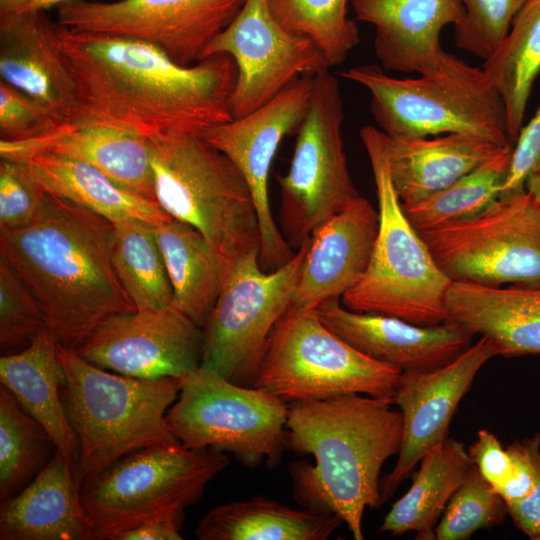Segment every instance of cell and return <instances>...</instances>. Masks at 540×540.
I'll list each match as a JSON object with an SVG mask.
<instances>
[{"mask_svg": "<svg viewBox=\"0 0 540 540\" xmlns=\"http://www.w3.org/2000/svg\"><path fill=\"white\" fill-rule=\"evenodd\" d=\"M56 41L76 85L78 105L71 119L146 139L171 132L200 134L233 119L237 67L228 54L181 66L147 42L73 31L58 22Z\"/></svg>", "mask_w": 540, "mask_h": 540, "instance_id": "1", "label": "cell"}, {"mask_svg": "<svg viewBox=\"0 0 540 540\" xmlns=\"http://www.w3.org/2000/svg\"><path fill=\"white\" fill-rule=\"evenodd\" d=\"M113 231L108 219L46 192L28 224L0 229V258L66 348L76 350L106 318L137 310L112 264Z\"/></svg>", "mask_w": 540, "mask_h": 540, "instance_id": "2", "label": "cell"}, {"mask_svg": "<svg viewBox=\"0 0 540 540\" xmlns=\"http://www.w3.org/2000/svg\"><path fill=\"white\" fill-rule=\"evenodd\" d=\"M391 405L363 394L289 405L288 448L314 458L313 465L291 463L294 497L302 507L339 515L355 540L364 538L365 509L382 505L383 464L401 449L403 416Z\"/></svg>", "mask_w": 540, "mask_h": 540, "instance_id": "3", "label": "cell"}, {"mask_svg": "<svg viewBox=\"0 0 540 540\" xmlns=\"http://www.w3.org/2000/svg\"><path fill=\"white\" fill-rule=\"evenodd\" d=\"M61 398L78 442L79 482L150 446L181 444L166 422L182 378L141 379L100 368L58 343Z\"/></svg>", "mask_w": 540, "mask_h": 540, "instance_id": "4", "label": "cell"}, {"mask_svg": "<svg viewBox=\"0 0 540 540\" xmlns=\"http://www.w3.org/2000/svg\"><path fill=\"white\" fill-rule=\"evenodd\" d=\"M148 145L156 201L166 214L195 227L230 262L260 251L255 201L229 157L197 133L171 132Z\"/></svg>", "mask_w": 540, "mask_h": 540, "instance_id": "5", "label": "cell"}, {"mask_svg": "<svg viewBox=\"0 0 540 540\" xmlns=\"http://www.w3.org/2000/svg\"><path fill=\"white\" fill-rule=\"evenodd\" d=\"M376 187L378 231L362 277L343 296L346 308L433 326L447 321L446 295L452 283L407 218L391 180L381 130L360 131Z\"/></svg>", "mask_w": 540, "mask_h": 540, "instance_id": "6", "label": "cell"}, {"mask_svg": "<svg viewBox=\"0 0 540 540\" xmlns=\"http://www.w3.org/2000/svg\"><path fill=\"white\" fill-rule=\"evenodd\" d=\"M341 76L369 91L373 118L389 137L466 133L511 144L503 101L484 70L451 54L438 69L415 78L389 76L374 64L351 67Z\"/></svg>", "mask_w": 540, "mask_h": 540, "instance_id": "7", "label": "cell"}, {"mask_svg": "<svg viewBox=\"0 0 540 540\" xmlns=\"http://www.w3.org/2000/svg\"><path fill=\"white\" fill-rule=\"evenodd\" d=\"M228 463L224 453L182 444L125 455L80 483L93 540H115L151 519L184 514Z\"/></svg>", "mask_w": 540, "mask_h": 540, "instance_id": "8", "label": "cell"}, {"mask_svg": "<svg viewBox=\"0 0 540 540\" xmlns=\"http://www.w3.org/2000/svg\"><path fill=\"white\" fill-rule=\"evenodd\" d=\"M400 374L336 335L312 311L290 305L273 328L249 386L286 402L349 394L390 402Z\"/></svg>", "mask_w": 540, "mask_h": 540, "instance_id": "9", "label": "cell"}, {"mask_svg": "<svg viewBox=\"0 0 540 540\" xmlns=\"http://www.w3.org/2000/svg\"><path fill=\"white\" fill-rule=\"evenodd\" d=\"M288 414L283 399L200 365L182 377L166 422L187 448L229 452L246 467L275 466L288 448Z\"/></svg>", "mask_w": 540, "mask_h": 540, "instance_id": "10", "label": "cell"}, {"mask_svg": "<svg viewBox=\"0 0 540 540\" xmlns=\"http://www.w3.org/2000/svg\"><path fill=\"white\" fill-rule=\"evenodd\" d=\"M309 240L272 271L262 269L259 250L231 263L203 326L201 365L231 382L250 385L273 328L292 303Z\"/></svg>", "mask_w": 540, "mask_h": 540, "instance_id": "11", "label": "cell"}, {"mask_svg": "<svg viewBox=\"0 0 540 540\" xmlns=\"http://www.w3.org/2000/svg\"><path fill=\"white\" fill-rule=\"evenodd\" d=\"M420 235L452 282L540 287V203L526 189Z\"/></svg>", "mask_w": 540, "mask_h": 540, "instance_id": "12", "label": "cell"}, {"mask_svg": "<svg viewBox=\"0 0 540 540\" xmlns=\"http://www.w3.org/2000/svg\"><path fill=\"white\" fill-rule=\"evenodd\" d=\"M339 83L329 70L313 76V88L290 168L277 177L281 219L290 239L301 244L358 196L350 177Z\"/></svg>", "mask_w": 540, "mask_h": 540, "instance_id": "13", "label": "cell"}, {"mask_svg": "<svg viewBox=\"0 0 540 540\" xmlns=\"http://www.w3.org/2000/svg\"><path fill=\"white\" fill-rule=\"evenodd\" d=\"M245 0L72 1L57 7L70 30L131 38L165 52L181 66L201 59L207 45L236 17Z\"/></svg>", "mask_w": 540, "mask_h": 540, "instance_id": "14", "label": "cell"}, {"mask_svg": "<svg viewBox=\"0 0 540 540\" xmlns=\"http://www.w3.org/2000/svg\"><path fill=\"white\" fill-rule=\"evenodd\" d=\"M214 54H228L237 67L230 99L233 118L259 108L296 78L330 68L312 39L288 32L277 23L267 0H245L231 23L204 49L201 59Z\"/></svg>", "mask_w": 540, "mask_h": 540, "instance_id": "15", "label": "cell"}, {"mask_svg": "<svg viewBox=\"0 0 540 540\" xmlns=\"http://www.w3.org/2000/svg\"><path fill=\"white\" fill-rule=\"evenodd\" d=\"M313 76H300L271 100L239 118L210 127L200 136L238 167L255 201L265 271L287 263L294 253L278 230L269 202L268 179L282 139L300 126L311 98Z\"/></svg>", "mask_w": 540, "mask_h": 540, "instance_id": "16", "label": "cell"}, {"mask_svg": "<svg viewBox=\"0 0 540 540\" xmlns=\"http://www.w3.org/2000/svg\"><path fill=\"white\" fill-rule=\"evenodd\" d=\"M75 351L88 362L118 374L182 378L202 363L203 331L172 304L112 315Z\"/></svg>", "mask_w": 540, "mask_h": 540, "instance_id": "17", "label": "cell"}, {"mask_svg": "<svg viewBox=\"0 0 540 540\" xmlns=\"http://www.w3.org/2000/svg\"><path fill=\"white\" fill-rule=\"evenodd\" d=\"M497 355L491 341L480 337L442 367L401 372L390 402L402 413L403 438L394 468L380 481L382 504L395 493L423 455L448 437L459 402L481 367Z\"/></svg>", "mask_w": 540, "mask_h": 540, "instance_id": "18", "label": "cell"}, {"mask_svg": "<svg viewBox=\"0 0 540 540\" xmlns=\"http://www.w3.org/2000/svg\"><path fill=\"white\" fill-rule=\"evenodd\" d=\"M312 312L357 350L401 372L442 367L469 348L474 338L450 322L417 325L393 316L343 308L338 300L325 302Z\"/></svg>", "mask_w": 540, "mask_h": 540, "instance_id": "19", "label": "cell"}, {"mask_svg": "<svg viewBox=\"0 0 540 540\" xmlns=\"http://www.w3.org/2000/svg\"><path fill=\"white\" fill-rule=\"evenodd\" d=\"M378 223V211L358 195L316 229L291 305L313 311L351 289L367 269Z\"/></svg>", "mask_w": 540, "mask_h": 540, "instance_id": "20", "label": "cell"}, {"mask_svg": "<svg viewBox=\"0 0 540 540\" xmlns=\"http://www.w3.org/2000/svg\"><path fill=\"white\" fill-rule=\"evenodd\" d=\"M56 25L44 10L0 16V80L27 94L60 122L78 101L73 76L56 41Z\"/></svg>", "mask_w": 540, "mask_h": 540, "instance_id": "21", "label": "cell"}, {"mask_svg": "<svg viewBox=\"0 0 540 540\" xmlns=\"http://www.w3.org/2000/svg\"><path fill=\"white\" fill-rule=\"evenodd\" d=\"M355 18L374 26V51L384 70L425 74L438 69L449 53L441 32L457 25L460 0H351Z\"/></svg>", "mask_w": 540, "mask_h": 540, "instance_id": "22", "label": "cell"}, {"mask_svg": "<svg viewBox=\"0 0 540 540\" xmlns=\"http://www.w3.org/2000/svg\"><path fill=\"white\" fill-rule=\"evenodd\" d=\"M6 151L47 152L87 162L127 191L157 203L148 139L129 130L70 119L29 140L0 141V152Z\"/></svg>", "mask_w": 540, "mask_h": 540, "instance_id": "23", "label": "cell"}, {"mask_svg": "<svg viewBox=\"0 0 540 540\" xmlns=\"http://www.w3.org/2000/svg\"><path fill=\"white\" fill-rule=\"evenodd\" d=\"M447 321L491 341L497 354H540V287L452 282Z\"/></svg>", "mask_w": 540, "mask_h": 540, "instance_id": "24", "label": "cell"}, {"mask_svg": "<svg viewBox=\"0 0 540 540\" xmlns=\"http://www.w3.org/2000/svg\"><path fill=\"white\" fill-rule=\"evenodd\" d=\"M1 540H93L80 484L57 450L39 474L0 505Z\"/></svg>", "mask_w": 540, "mask_h": 540, "instance_id": "25", "label": "cell"}, {"mask_svg": "<svg viewBox=\"0 0 540 540\" xmlns=\"http://www.w3.org/2000/svg\"><path fill=\"white\" fill-rule=\"evenodd\" d=\"M18 165L40 188L115 223L138 219L154 226L172 217L154 202L119 186L95 166L47 152H0Z\"/></svg>", "mask_w": 540, "mask_h": 540, "instance_id": "26", "label": "cell"}, {"mask_svg": "<svg viewBox=\"0 0 540 540\" xmlns=\"http://www.w3.org/2000/svg\"><path fill=\"white\" fill-rule=\"evenodd\" d=\"M382 142L391 180L402 205L415 203L449 186L501 147L466 133L400 139L382 132Z\"/></svg>", "mask_w": 540, "mask_h": 540, "instance_id": "27", "label": "cell"}, {"mask_svg": "<svg viewBox=\"0 0 540 540\" xmlns=\"http://www.w3.org/2000/svg\"><path fill=\"white\" fill-rule=\"evenodd\" d=\"M57 348L56 337L46 327L25 349L1 356L0 382L45 428L76 475L79 447L61 398L66 375Z\"/></svg>", "mask_w": 540, "mask_h": 540, "instance_id": "28", "label": "cell"}, {"mask_svg": "<svg viewBox=\"0 0 540 540\" xmlns=\"http://www.w3.org/2000/svg\"><path fill=\"white\" fill-rule=\"evenodd\" d=\"M173 290V305L203 328L230 261L195 227L170 218L154 226Z\"/></svg>", "mask_w": 540, "mask_h": 540, "instance_id": "29", "label": "cell"}, {"mask_svg": "<svg viewBox=\"0 0 540 540\" xmlns=\"http://www.w3.org/2000/svg\"><path fill=\"white\" fill-rule=\"evenodd\" d=\"M342 523L334 513L296 509L259 496L214 507L195 534L200 540H326Z\"/></svg>", "mask_w": 540, "mask_h": 540, "instance_id": "30", "label": "cell"}, {"mask_svg": "<svg viewBox=\"0 0 540 540\" xmlns=\"http://www.w3.org/2000/svg\"><path fill=\"white\" fill-rule=\"evenodd\" d=\"M419 464L409 490L385 516L381 532H416L417 539H435L439 517L473 466L464 444L448 437L428 450Z\"/></svg>", "mask_w": 540, "mask_h": 540, "instance_id": "31", "label": "cell"}, {"mask_svg": "<svg viewBox=\"0 0 540 540\" xmlns=\"http://www.w3.org/2000/svg\"><path fill=\"white\" fill-rule=\"evenodd\" d=\"M482 69L505 108L508 138L515 144L531 89L540 72V0H528Z\"/></svg>", "mask_w": 540, "mask_h": 540, "instance_id": "32", "label": "cell"}, {"mask_svg": "<svg viewBox=\"0 0 540 540\" xmlns=\"http://www.w3.org/2000/svg\"><path fill=\"white\" fill-rule=\"evenodd\" d=\"M111 259L116 275L137 310L172 305L173 290L154 225L138 219L113 223Z\"/></svg>", "mask_w": 540, "mask_h": 540, "instance_id": "33", "label": "cell"}, {"mask_svg": "<svg viewBox=\"0 0 540 540\" xmlns=\"http://www.w3.org/2000/svg\"><path fill=\"white\" fill-rule=\"evenodd\" d=\"M512 148V144L501 146L487 160L449 186L415 203L402 205L415 229L422 233L465 220L492 205L500 197Z\"/></svg>", "mask_w": 540, "mask_h": 540, "instance_id": "34", "label": "cell"}, {"mask_svg": "<svg viewBox=\"0 0 540 540\" xmlns=\"http://www.w3.org/2000/svg\"><path fill=\"white\" fill-rule=\"evenodd\" d=\"M57 447L45 428L0 386V504L18 495L47 465Z\"/></svg>", "mask_w": 540, "mask_h": 540, "instance_id": "35", "label": "cell"}, {"mask_svg": "<svg viewBox=\"0 0 540 540\" xmlns=\"http://www.w3.org/2000/svg\"><path fill=\"white\" fill-rule=\"evenodd\" d=\"M348 0H267L271 14L286 31L312 39L330 67L341 64L359 44L355 21L347 17Z\"/></svg>", "mask_w": 540, "mask_h": 540, "instance_id": "36", "label": "cell"}, {"mask_svg": "<svg viewBox=\"0 0 540 540\" xmlns=\"http://www.w3.org/2000/svg\"><path fill=\"white\" fill-rule=\"evenodd\" d=\"M505 513L503 500L473 465L435 527V539H469L480 529L502 524Z\"/></svg>", "mask_w": 540, "mask_h": 540, "instance_id": "37", "label": "cell"}, {"mask_svg": "<svg viewBox=\"0 0 540 540\" xmlns=\"http://www.w3.org/2000/svg\"><path fill=\"white\" fill-rule=\"evenodd\" d=\"M45 316L26 286L11 267L0 258V346L9 350L25 349L46 328Z\"/></svg>", "mask_w": 540, "mask_h": 540, "instance_id": "38", "label": "cell"}, {"mask_svg": "<svg viewBox=\"0 0 540 540\" xmlns=\"http://www.w3.org/2000/svg\"><path fill=\"white\" fill-rule=\"evenodd\" d=\"M528 0H460L464 8L455 25V44L477 57L488 58L508 34Z\"/></svg>", "mask_w": 540, "mask_h": 540, "instance_id": "39", "label": "cell"}, {"mask_svg": "<svg viewBox=\"0 0 540 540\" xmlns=\"http://www.w3.org/2000/svg\"><path fill=\"white\" fill-rule=\"evenodd\" d=\"M60 122L27 94L0 80V141L38 137Z\"/></svg>", "mask_w": 540, "mask_h": 540, "instance_id": "40", "label": "cell"}, {"mask_svg": "<svg viewBox=\"0 0 540 540\" xmlns=\"http://www.w3.org/2000/svg\"><path fill=\"white\" fill-rule=\"evenodd\" d=\"M44 191L14 162L0 160V229L28 224L37 214Z\"/></svg>", "mask_w": 540, "mask_h": 540, "instance_id": "41", "label": "cell"}, {"mask_svg": "<svg viewBox=\"0 0 540 540\" xmlns=\"http://www.w3.org/2000/svg\"><path fill=\"white\" fill-rule=\"evenodd\" d=\"M540 172V106L529 123L522 127L513 145L500 197L525 190L526 180Z\"/></svg>", "mask_w": 540, "mask_h": 540, "instance_id": "42", "label": "cell"}, {"mask_svg": "<svg viewBox=\"0 0 540 540\" xmlns=\"http://www.w3.org/2000/svg\"><path fill=\"white\" fill-rule=\"evenodd\" d=\"M468 454L480 475L498 495L515 475L516 466L508 449H504L497 436L487 429L478 431Z\"/></svg>", "mask_w": 540, "mask_h": 540, "instance_id": "43", "label": "cell"}, {"mask_svg": "<svg viewBox=\"0 0 540 540\" xmlns=\"http://www.w3.org/2000/svg\"><path fill=\"white\" fill-rule=\"evenodd\" d=\"M536 484L533 493L517 503L505 506L513 522L530 539L540 538V447L535 454Z\"/></svg>", "mask_w": 540, "mask_h": 540, "instance_id": "44", "label": "cell"}, {"mask_svg": "<svg viewBox=\"0 0 540 540\" xmlns=\"http://www.w3.org/2000/svg\"><path fill=\"white\" fill-rule=\"evenodd\" d=\"M184 514H172L146 521L116 536L115 540H181Z\"/></svg>", "mask_w": 540, "mask_h": 540, "instance_id": "45", "label": "cell"}, {"mask_svg": "<svg viewBox=\"0 0 540 540\" xmlns=\"http://www.w3.org/2000/svg\"><path fill=\"white\" fill-rule=\"evenodd\" d=\"M30 0H0V16L26 11Z\"/></svg>", "mask_w": 540, "mask_h": 540, "instance_id": "46", "label": "cell"}, {"mask_svg": "<svg viewBox=\"0 0 540 540\" xmlns=\"http://www.w3.org/2000/svg\"><path fill=\"white\" fill-rule=\"evenodd\" d=\"M78 1V0H30L27 10H44L54 6L58 7L61 4Z\"/></svg>", "mask_w": 540, "mask_h": 540, "instance_id": "47", "label": "cell"}, {"mask_svg": "<svg viewBox=\"0 0 540 540\" xmlns=\"http://www.w3.org/2000/svg\"><path fill=\"white\" fill-rule=\"evenodd\" d=\"M525 189L540 203V172L526 180Z\"/></svg>", "mask_w": 540, "mask_h": 540, "instance_id": "48", "label": "cell"}, {"mask_svg": "<svg viewBox=\"0 0 540 540\" xmlns=\"http://www.w3.org/2000/svg\"><path fill=\"white\" fill-rule=\"evenodd\" d=\"M538 540H540V538Z\"/></svg>", "mask_w": 540, "mask_h": 540, "instance_id": "49", "label": "cell"}]
</instances>
